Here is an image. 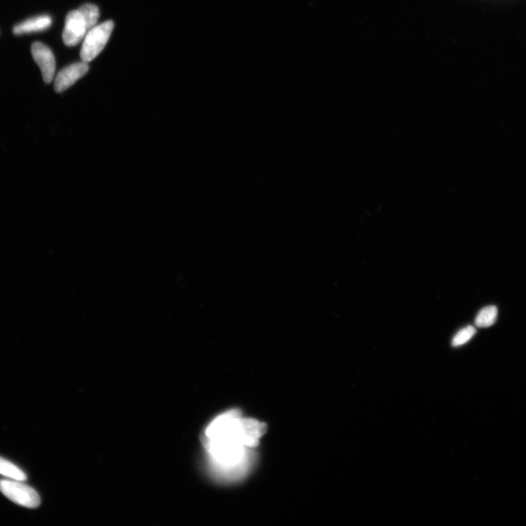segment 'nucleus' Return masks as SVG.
<instances>
[{
	"mask_svg": "<svg viewBox=\"0 0 526 526\" xmlns=\"http://www.w3.org/2000/svg\"><path fill=\"white\" fill-rule=\"evenodd\" d=\"M87 33L88 29L79 11H71L66 16L62 33V39L65 45L76 46L85 37Z\"/></svg>",
	"mask_w": 526,
	"mask_h": 526,
	"instance_id": "7ed1b4c3",
	"label": "nucleus"
},
{
	"mask_svg": "<svg viewBox=\"0 0 526 526\" xmlns=\"http://www.w3.org/2000/svg\"><path fill=\"white\" fill-rule=\"evenodd\" d=\"M498 310L495 305H489L482 309L475 319V325L479 327H489L493 325L497 319Z\"/></svg>",
	"mask_w": 526,
	"mask_h": 526,
	"instance_id": "6e6552de",
	"label": "nucleus"
},
{
	"mask_svg": "<svg viewBox=\"0 0 526 526\" xmlns=\"http://www.w3.org/2000/svg\"><path fill=\"white\" fill-rule=\"evenodd\" d=\"M78 11L85 21L88 31L96 26L100 17V11L96 6L90 4H85Z\"/></svg>",
	"mask_w": 526,
	"mask_h": 526,
	"instance_id": "1a4fd4ad",
	"label": "nucleus"
},
{
	"mask_svg": "<svg viewBox=\"0 0 526 526\" xmlns=\"http://www.w3.org/2000/svg\"><path fill=\"white\" fill-rule=\"evenodd\" d=\"M31 52L41 71L43 81L46 83H50L53 81L56 71V62L53 52L48 47L40 42L33 44Z\"/></svg>",
	"mask_w": 526,
	"mask_h": 526,
	"instance_id": "20e7f679",
	"label": "nucleus"
},
{
	"mask_svg": "<svg viewBox=\"0 0 526 526\" xmlns=\"http://www.w3.org/2000/svg\"><path fill=\"white\" fill-rule=\"evenodd\" d=\"M0 474L18 481H24L28 479L27 474L18 467L0 457Z\"/></svg>",
	"mask_w": 526,
	"mask_h": 526,
	"instance_id": "0eeeda50",
	"label": "nucleus"
},
{
	"mask_svg": "<svg viewBox=\"0 0 526 526\" xmlns=\"http://www.w3.org/2000/svg\"><path fill=\"white\" fill-rule=\"evenodd\" d=\"M114 28V22L107 21L88 31L80 53L82 61L89 63L101 53Z\"/></svg>",
	"mask_w": 526,
	"mask_h": 526,
	"instance_id": "f257e3e1",
	"label": "nucleus"
},
{
	"mask_svg": "<svg viewBox=\"0 0 526 526\" xmlns=\"http://www.w3.org/2000/svg\"><path fill=\"white\" fill-rule=\"evenodd\" d=\"M476 334V329L473 326H467L460 330L454 337L452 345L460 346L467 343Z\"/></svg>",
	"mask_w": 526,
	"mask_h": 526,
	"instance_id": "9d476101",
	"label": "nucleus"
},
{
	"mask_svg": "<svg viewBox=\"0 0 526 526\" xmlns=\"http://www.w3.org/2000/svg\"><path fill=\"white\" fill-rule=\"evenodd\" d=\"M0 492L18 505L36 508L40 504V496L33 489L14 479H0Z\"/></svg>",
	"mask_w": 526,
	"mask_h": 526,
	"instance_id": "f03ea898",
	"label": "nucleus"
},
{
	"mask_svg": "<svg viewBox=\"0 0 526 526\" xmlns=\"http://www.w3.org/2000/svg\"><path fill=\"white\" fill-rule=\"evenodd\" d=\"M89 64L81 61L72 64L62 69L57 75L54 82V90L57 93L67 90L77 81L89 71Z\"/></svg>",
	"mask_w": 526,
	"mask_h": 526,
	"instance_id": "39448f33",
	"label": "nucleus"
},
{
	"mask_svg": "<svg viewBox=\"0 0 526 526\" xmlns=\"http://www.w3.org/2000/svg\"><path fill=\"white\" fill-rule=\"evenodd\" d=\"M52 25V18L47 15L28 19L13 28L16 35L41 32L49 29Z\"/></svg>",
	"mask_w": 526,
	"mask_h": 526,
	"instance_id": "423d86ee",
	"label": "nucleus"
}]
</instances>
